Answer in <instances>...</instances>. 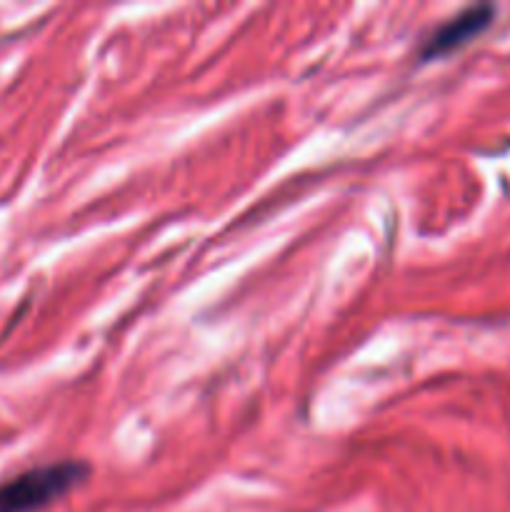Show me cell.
<instances>
[{"mask_svg": "<svg viewBox=\"0 0 510 512\" xmlns=\"http://www.w3.org/2000/svg\"><path fill=\"white\" fill-rule=\"evenodd\" d=\"M90 468L78 460L43 465L28 473L15 475L0 485V512H38L63 498L83 480H88Z\"/></svg>", "mask_w": 510, "mask_h": 512, "instance_id": "cell-1", "label": "cell"}, {"mask_svg": "<svg viewBox=\"0 0 510 512\" xmlns=\"http://www.w3.org/2000/svg\"><path fill=\"white\" fill-rule=\"evenodd\" d=\"M495 18L493 5H470V8L460 10L458 15L440 23L433 33L425 38L423 48H420V60L430 63V60L445 58V55L455 53L470 40L478 38Z\"/></svg>", "mask_w": 510, "mask_h": 512, "instance_id": "cell-2", "label": "cell"}]
</instances>
